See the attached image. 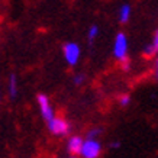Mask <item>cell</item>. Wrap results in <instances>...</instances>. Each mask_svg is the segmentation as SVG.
<instances>
[{
	"mask_svg": "<svg viewBox=\"0 0 158 158\" xmlns=\"http://www.w3.org/2000/svg\"><path fill=\"white\" fill-rule=\"evenodd\" d=\"M73 81H74L76 86H80V84H83V81H84V76H83V74H78V76H76L73 78Z\"/></svg>",
	"mask_w": 158,
	"mask_h": 158,
	"instance_id": "13",
	"label": "cell"
},
{
	"mask_svg": "<svg viewBox=\"0 0 158 158\" xmlns=\"http://www.w3.org/2000/svg\"><path fill=\"white\" fill-rule=\"evenodd\" d=\"M155 78L158 80V57H157V60H155Z\"/></svg>",
	"mask_w": 158,
	"mask_h": 158,
	"instance_id": "16",
	"label": "cell"
},
{
	"mask_svg": "<svg viewBox=\"0 0 158 158\" xmlns=\"http://www.w3.org/2000/svg\"><path fill=\"white\" fill-rule=\"evenodd\" d=\"M0 99H2V86H0Z\"/></svg>",
	"mask_w": 158,
	"mask_h": 158,
	"instance_id": "18",
	"label": "cell"
},
{
	"mask_svg": "<svg viewBox=\"0 0 158 158\" xmlns=\"http://www.w3.org/2000/svg\"><path fill=\"white\" fill-rule=\"evenodd\" d=\"M36 103H38V107H39V113H41V116H42V119L45 120V122H49L51 119H54V118L57 116L47 94L38 93V96H36Z\"/></svg>",
	"mask_w": 158,
	"mask_h": 158,
	"instance_id": "4",
	"label": "cell"
},
{
	"mask_svg": "<svg viewBox=\"0 0 158 158\" xmlns=\"http://www.w3.org/2000/svg\"><path fill=\"white\" fill-rule=\"evenodd\" d=\"M155 54H158V29L155 31V34H154L152 42L144 48V55L145 57H154Z\"/></svg>",
	"mask_w": 158,
	"mask_h": 158,
	"instance_id": "8",
	"label": "cell"
},
{
	"mask_svg": "<svg viewBox=\"0 0 158 158\" xmlns=\"http://www.w3.org/2000/svg\"><path fill=\"white\" fill-rule=\"evenodd\" d=\"M102 134V129L100 128H93L87 132V138L89 139H97V136Z\"/></svg>",
	"mask_w": 158,
	"mask_h": 158,
	"instance_id": "11",
	"label": "cell"
},
{
	"mask_svg": "<svg viewBox=\"0 0 158 158\" xmlns=\"http://www.w3.org/2000/svg\"><path fill=\"white\" fill-rule=\"evenodd\" d=\"M62 55L64 60L70 67H74L80 61V55H81V49L76 42H65L62 47Z\"/></svg>",
	"mask_w": 158,
	"mask_h": 158,
	"instance_id": "2",
	"label": "cell"
},
{
	"mask_svg": "<svg viewBox=\"0 0 158 158\" xmlns=\"http://www.w3.org/2000/svg\"><path fill=\"white\" fill-rule=\"evenodd\" d=\"M113 57L119 62H123L128 58V38L123 32H118L113 41Z\"/></svg>",
	"mask_w": 158,
	"mask_h": 158,
	"instance_id": "1",
	"label": "cell"
},
{
	"mask_svg": "<svg viewBox=\"0 0 158 158\" xmlns=\"http://www.w3.org/2000/svg\"><path fill=\"white\" fill-rule=\"evenodd\" d=\"M47 126H48V131L55 136H64L70 132V123H68L67 119L64 118H60V116H55L54 119H51L49 122H47Z\"/></svg>",
	"mask_w": 158,
	"mask_h": 158,
	"instance_id": "5",
	"label": "cell"
},
{
	"mask_svg": "<svg viewBox=\"0 0 158 158\" xmlns=\"http://www.w3.org/2000/svg\"><path fill=\"white\" fill-rule=\"evenodd\" d=\"M68 158H77V155H73V154H71V155H70Z\"/></svg>",
	"mask_w": 158,
	"mask_h": 158,
	"instance_id": "17",
	"label": "cell"
},
{
	"mask_svg": "<svg viewBox=\"0 0 158 158\" xmlns=\"http://www.w3.org/2000/svg\"><path fill=\"white\" fill-rule=\"evenodd\" d=\"M83 142H84V139H83L81 136L73 135V136H70L67 141V151L70 154H73V155H80Z\"/></svg>",
	"mask_w": 158,
	"mask_h": 158,
	"instance_id": "6",
	"label": "cell"
},
{
	"mask_svg": "<svg viewBox=\"0 0 158 158\" xmlns=\"http://www.w3.org/2000/svg\"><path fill=\"white\" fill-rule=\"evenodd\" d=\"M102 154V144L97 139H84L80 151L81 158H99Z\"/></svg>",
	"mask_w": 158,
	"mask_h": 158,
	"instance_id": "3",
	"label": "cell"
},
{
	"mask_svg": "<svg viewBox=\"0 0 158 158\" xmlns=\"http://www.w3.org/2000/svg\"><path fill=\"white\" fill-rule=\"evenodd\" d=\"M119 147H120V142H118V141L110 144V148H119Z\"/></svg>",
	"mask_w": 158,
	"mask_h": 158,
	"instance_id": "15",
	"label": "cell"
},
{
	"mask_svg": "<svg viewBox=\"0 0 158 158\" xmlns=\"http://www.w3.org/2000/svg\"><path fill=\"white\" fill-rule=\"evenodd\" d=\"M129 68H131V62H129V60H126V61L122 62V70H123V71H128Z\"/></svg>",
	"mask_w": 158,
	"mask_h": 158,
	"instance_id": "14",
	"label": "cell"
},
{
	"mask_svg": "<svg viewBox=\"0 0 158 158\" xmlns=\"http://www.w3.org/2000/svg\"><path fill=\"white\" fill-rule=\"evenodd\" d=\"M131 6L129 5H122L120 6V9H119V15H118V18H119V22L122 25L125 23H128L131 19Z\"/></svg>",
	"mask_w": 158,
	"mask_h": 158,
	"instance_id": "9",
	"label": "cell"
},
{
	"mask_svg": "<svg viewBox=\"0 0 158 158\" xmlns=\"http://www.w3.org/2000/svg\"><path fill=\"white\" fill-rule=\"evenodd\" d=\"M129 103H131V96L129 94H122V96L119 97V105L122 106V107H126Z\"/></svg>",
	"mask_w": 158,
	"mask_h": 158,
	"instance_id": "12",
	"label": "cell"
},
{
	"mask_svg": "<svg viewBox=\"0 0 158 158\" xmlns=\"http://www.w3.org/2000/svg\"><path fill=\"white\" fill-rule=\"evenodd\" d=\"M57 158H58V157H57Z\"/></svg>",
	"mask_w": 158,
	"mask_h": 158,
	"instance_id": "19",
	"label": "cell"
},
{
	"mask_svg": "<svg viewBox=\"0 0 158 158\" xmlns=\"http://www.w3.org/2000/svg\"><path fill=\"white\" fill-rule=\"evenodd\" d=\"M97 35H99V26L97 25H91L89 31H87V38H89V44H93L94 42V39L97 38Z\"/></svg>",
	"mask_w": 158,
	"mask_h": 158,
	"instance_id": "10",
	"label": "cell"
},
{
	"mask_svg": "<svg viewBox=\"0 0 158 158\" xmlns=\"http://www.w3.org/2000/svg\"><path fill=\"white\" fill-rule=\"evenodd\" d=\"M7 93H9V97L12 100H15L18 97V93H19V87H18V77L15 73H12L7 78Z\"/></svg>",
	"mask_w": 158,
	"mask_h": 158,
	"instance_id": "7",
	"label": "cell"
}]
</instances>
